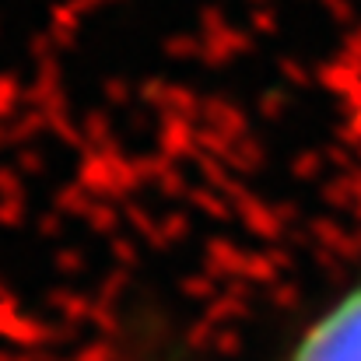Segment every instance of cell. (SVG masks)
Masks as SVG:
<instances>
[{
	"label": "cell",
	"instance_id": "6da1fadb",
	"mask_svg": "<svg viewBox=\"0 0 361 361\" xmlns=\"http://www.w3.org/2000/svg\"><path fill=\"white\" fill-rule=\"evenodd\" d=\"M291 361H361V288L302 337Z\"/></svg>",
	"mask_w": 361,
	"mask_h": 361
}]
</instances>
